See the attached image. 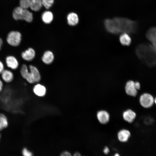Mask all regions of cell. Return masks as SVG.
Listing matches in <instances>:
<instances>
[{"label": "cell", "mask_w": 156, "mask_h": 156, "mask_svg": "<svg viewBox=\"0 0 156 156\" xmlns=\"http://www.w3.org/2000/svg\"><path fill=\"white\" fill-rule=\"evenodd\" d=\"M12 16L15 20H23L29 23L32 21L33 19L32 13L27 9L18 7L14 9Z\"/></svg>", "instance_id": "cell-3"}, {"label": "cell", "mask_w": 156, "mask_h": 156, "mask_svg": "<svg viewBox=\"0 0 156 156\" xmlns=\"http://www.w3.org/2000/svg\"><path fill=\"white\" fill-rule=\"evenodd\" d=\"M136 116V113L130 109L125 111L122 114L124 120L129 123H131L133 121Z\"/></svg>", "instance_id": "cell-13"}, {"label": "cell", "mask_w": 156, "mask_h": 156, "mask_svg": "<svg viewBox=\"0 0 156 156\" xmlns=\"http://www.w3.org/2000/svg\"><path fill=\"white\" fill-rule=\"evenodd\" d=\"M119 40L120 43L123 45L128 46L130 45L131 42V38L127 33H122L119 37Z\"/></svg>", "instance_id": "cell-18"}, {"label": "cell", "mask_w": 156, "mask_h": 156, "mask_svg": "<svg viewBox=\"0 0 156 156\" xmlns=\"http://www.w3.org/2000/svg\"><path fill=\"white\" fill-rule=\"evenodd\" d=\"M114 156H120V155L119 153H115Z\"/></svg>", "instance_id": "cell-33"}, {"label": "cell", "mask_w": 156, "mask_h": 156, "mask_svg": "<svg viewBox=\"0 0 156 156\" xmlns=\"http://www.w3.org/2000/svg\"><path fill=\"white\" fill-rule=\"evenodd\" d=\"M109 148L107 146H105L103 149V152L106 155L108 154L109 152Z\"/></svg>", "instance_id": "cell-28"}, {"label": "cell", "mask_w": 156, "mask_h": 156, "mask_svg": "<svg viewBox=\"0 0 156 156\" xmlns=\"http://www.w3.org/2000/svg\"><path fill=\"white\" fill-rule=\"evenodd\" d=\"M109 114L105 110H101L97 113V117L100 123L104 124L107 123L109 120Z\"/></svg>", "instance_id": "cell-11"}, {"label": "cell", "mask_w": 156, "mask_h": 156, "mask_svg": "<svg viewBox=\"0 0 156 156\" xmlns=\"http://www.w3.org/2000/svg\"><path fill=\"white\" fill-rule=\"evenodd\" d=\"M35 55L34 50L32 48H29L21 54L22 58L24 60L27 61H31L34 58Z\"/></svg>", "instance_id": "cell-14"}, {"label": "cell", "mask_w": 156, "mask_h": 156, "mask_svg": "<svg viewBox=\"0 0 156 156\" xmlns=\"http://www.w3.org/2000/svg\"><path fill=\"white\" fill-rule=\"evenodd\" d=\"M125 90L126 93L129 96H135L138 93V90L134 85V82L132 80L128 81L126 83Z\"/></svg>", "instance_id": "cell-9"}, {"label": "cell", "mask_w": 156, "mask_h": 156, "mask_svg": "<svg viewBox=\"0 0 156 156\" xmlns=\"http://www.w3.org/2000/svg\"><path fill=\"white\" fill-rule=\"evenodd\" d=\"M21 76L28 82L30 83H35L32 74L29 71L27 66L23 64L22 66L20 71Z\"/></svg>", "instance_id": "cell-7"}, {"label": "cell", "mask_w": 156, "mask_h": 156, "mask_svg": "<svg viewBox=\"0 0 156 156\" xmlns=\"http://www.w3.org/2000/svg\"><path fill=\"white\" fill-rule=\"evenodd\" d=\"M1 74L2 79L6 83L11 82L14 79V74L12 72L9 70L4 69Z\"/></svg>", "instance_id": "cell-16"}, {"label": "cell", "mask_w": 156, "mask_h": 156, "mask_svg": "<svg viewBox=\"0 0 156 156\" xmlns=\"http://www.w3.org/2000/svg\"><path fill=\"white\" fill-rule=\"evenodd\" d=\"M54 59V55L50 51H46L44 53L42 60L46 64H49L53 61Z\"/></svg>", "instance_id": "cell-21"}, {"label": "cell", "mask_w": 156, "mask_h": 156, "mask_svg": "<svg viewBox=\"0 0 156 156\" xmlns=\"http://www.w3.org/2000/svg\"><path fill=\"white\" fill-rule=\"evenodd\" d=\"M9 122L7 116L4 114L0 113V131L7 128Z\"/></svg>", "instance_id": "cell-22"}, {"label": "cell", "mask_w": 156, "mask_h": 156, "mask_svg": "<svg viewBox=\"0 0 156 156\" xmlns=\"http://www.w3.org/2000/svg\"><path fill=\"white\" fill-rule=\"evenodd\" d=\"M5 62L7 67L12 70H16L19 66V62L18 60L13 55L7 56L5 59Z\"/></svg>", "instance_id": "cell-10"}, {"label": "cell", "mask_w": 156, "mask_h": 156, "mask_svg": "<svg viewBox=\"0 0 156 156\" xmlns=\"http://www.w3.org/2000/svg\"><path fill=\"white\" fill-rule=\"evenodd\" d=\"M22 37V35L20 32L18 31H12L8 34L6 40L10 45L13 47H17L20 44Z\"/></svg>", "instance_id": "cell-5"}, {"label": "cell", "mask_w": 156, "mask_h": 156, "mask_svg": "<svg viewBox=\"0 0 156 156\" xmlns=\"http://www.w3.org/2000/svg\"></svg>", "instance_id": "cell-36"}, {"label": "cell", "mask_w": 156, "mask_h": 156, "mask_svg": "<svg viewBox=\"0 0 156 156\" xmlns=\"http://www.w3.org/2000/svg\"><path fill=\"white\" fill-rule=\"evenodd\" d=\"M136 53L138 57L149 65H156V47L153 45L141 44L136 49Z\"/></svg>", "instance_id": "cell-1"}, {"label": "cell", "mask_w": 156, "mask_h": 156, "mask_svg": "<svg viewBox=\"0 0 156 156\" xmlns=\"http://www.w3.org/2000/svg\"><path fill=\"white\" fill-rule=\"evenodd\" d=\"M146 36L152 45L156 47V27H152L147 31Z\"/></svg>", "instance_id": "cell-12"}, {"label": "cell", "mask_w": 156, "mask_h": 156, "mask_svg": "<svg viewBox=\"0 0 156 156\" xmlns=\"http://www.w3.org/2000/svg\"><path fill=\"white\" fill-rule=\"evenodd\" d=\"M60 156H72L70 153L65 151L62 152L60 155Z\"/></svg>", "instance_id": "cell-27"}, {"label": "cell", "mask_w": 156, "mask_h": 156, "mask_svg": "<svg viewBox=\"0 0 156 156\" xmlns=\"http://www.w3.org/2000/svg\"><path fill=\"white\" fill-rule=\"evenodd\" d=\"M22 153L23 156H33L32 153L26 148L23 149Z\"/></svg>", "instance_id": "cell-25"}, {"label": "cell", "mask_w": 156, "mask_h": 156, "mask_svg": "<svg viewBox=\"0 0 156 156\" xmlns=\"http://www.w3.org/2000/svg\"><path fill=\"white\" fill-rule=\"evenodd\" d=\"M33 90L36 95L40 96L44 95L46 92L45 87L40 84L36 85L33 88Z\"/></svg>", "instance_id": "cell-19"}, {"label": "cell", "mask_w": 156, "mask_h": 156, "mask_svg": "<svg viewBox=\"0 0 156 156\" xmlns=\"http://www.w3.org/2000/svg\"><path fill=\"white\" fill-rule=\"evenodd\" d=\"M1 133H0V138H1Z\"/></svg>", "instance_id": "cell-35"}, {"label": "cell", "mask_w": 156, "mask_h": 156, "mask_svg": "<svg viewBox=\"0 0 156 156\" xmlns=\"http://www.w3.org/2000/svg\"><path fill=\"white\" fill-rule=\"evenodd\" d=\"M3 40L0 37V50L1 49L3 44Z\"/></svg>", "instance_id": "cell-31"}, {"label": "cell", "mask_w": 156, "mask_h": 156, "mask_svg": "<svg viewBox=\"0 0 156 156\" xmlns=\"http://www.w3.org/2000/svg\"><path fill=\"white\" fill-rule=\"evenodd\" d=\"M73 156H81V155L79 153L76 152L74 154Z\"/></svg>", "instance_id": "cell-32"}, {"label": "cell", "mask_w": 156, "mask_h": 156, "mask_svg": "<svg viewBox=\"0 0 156 156\" xmlns=\"http://www.w3.org/2000/svg\"><path fill=\"white\" fill-rule=\"evenodd\" d=\"M3 82L0 79V93H1L3 90Z\"/></svg>", "instance_id": "cell-30"}, {"label": "cell", "mask_w": 156, "mask_h": 156, "mask_svg": "<svg viewBox=\"0 0 156 156\" xmlns=\"http://www.w3.org/2000/svg\"><path fill=\"white\" fill-rule=\"evenodd\" d=\"M112 19L115 23L119 33H133L136 30V23L129 18L115 17Z\"/></svg>", "instance_id": "cell-2"}, {"label": "cell", "mask_w": 156, "mask_h": 156, "mask_svg": "<svg viewBox=\"0 0 156 156\" xmlns=\"http://www.w3.org/2000/svg\"><path fill=\"white\" fill-rule=\"evenodd\" d=\"M139 102L141 106L145 108H148L153 106L154 103V99L149 93H144L139 98Z\"/></svg>", "instance_id": "cell-6"}, {"label": "cell", "mask_w": 156, "mask_h": 156, "mask_svg": "<svg viewBox=\"0 0 156 156\" xmlns=\"http://www.w3.org/2000/svg\"><path fill=\"white\" fill-rule=\"evenodd\" d=\"M134 85L135 88L137 90H139L140 88V84L139 82L138 81L134 82Z\"/></svg>", "instance_id": "cell-29"}, {"label": "cell", "mask_w": 156, "mask_h": 156, "mask_svg": "<svg viewBox=\"0 0 156 156\" xmlns=\"http://www.w3.org/2000/svg\"><path fill=\"white\" fill-rule=\"evenodd\" d=\"M54 0H41L42 5L47 9H49L53 5Z\"/></svg>", "instance_id": "cell-24"}, {"label": "cell", "mask_w": 156, "mask_h": 156, "mask_svg": "<svg viewBox=\"0 0 156 156\" xmlns=\"http://www.w3.org/2000/svg\"><path fill=\"white\" fill-rule=\"evenodd\" d=\"M104 23L106 30L109 32L114 34L119 33L115 23L113 19L107 18L105 19Z\"/></svg>", "instance_id": "cell-8"}, {"label": "cell", "mask_w": 156, "mask_h": 156, "mask_svg": "<svg viewBox=\"0 0 156 156\" xmlns=\"http://www.w3.org/2000/svg\"><path fill=\"white\" fill-rule=\"evenodd\" d=\"M43 21L46 24H49L51 23L53 19L52 13L50 11H45L44 12L41 16Z\"/></svg>", "instance_id": "cell-20"}, {"label": "cell", "mask_w": 156, "mask_h": 156, "mask_svg": "<svg viewBox=\"0 0 156 156\" xmlns=\"http://www.w3.org/2000/svg\"><path fill=\"white\" fill-rule=\"evenodd\" d=\"M20 6L22 8L27 9L30 8L35 11H39L42 7L41 0H20Z\"/></svg>", "instance_id": "cell-4"}, {"label": "cell", "mask_w": 156, "mask_h": 156, "mask_svg": "<svg viewBox=\"0 0 156 156\" xmlns=\"http://www.w3.org/2000/svg\"><path fill=\"white\" fill-rule=\"evenodd\" d=\"M154 103L156 105V97L154 99Z\"/></svg>", "instance_id": "cell-34"}, {"label": "cell", "mask_w": 156, "mask_h": 156, "mask_svg": "<svg viewBox=\"0 0 156 156\" xmlns=\"http://www.w3.org/2000/svg\"><path fill=\"white\" fill-rule=\"evenodd\" d=\"M118 140L122 142H125L128 141L131 135L130 132L126 129L120 130L117 134Z\"/></svg>", "instance_id": "cell-15"}, {"label": "cell", "mask_w": 156, "mask_h": 156, "mask_svg": "<svg viewBox=\"0 0 156 156\" xmlns=\"http://www.w3.org/2000/svg\"><path fill=\"white\" fill-rule=\"evenodd\" d=\"M30 71L33 75L36 82L39 81L41 79L40 76L39 72L35 66L30 65L29 66Z\"/></svg>", "instance_id": "cell-23"}, {"label": "cell", "mask_w": 156, "mask_h": 156, "mask_svg": "<svg viewBox=\"0 0 156 156\" xmlns=\"http://www.w3.org/2000/svg\"><path fill=\"white\" fill-rule=\"evenodd\" d=\"M4 70V66L3 62L0 60V74Z\"/></svg>", "instance_id": "cell-26"}, {"label": "cell", "mask_w": 156, "mask_h": 156, "mask_svg": "<svg viewBox=\"0 0 156 156\" xmlns=\"http://www.w3.org/2000/svg\"><path fill=\"white\" fill-rule=\"evenodd\" d=\"M67 20L68 24L71 26L77 25L79 21L77 15L74 12H71L68 14L67 16Z\"/></svg>", "instance_id": "cell-17"}]
</instances>
